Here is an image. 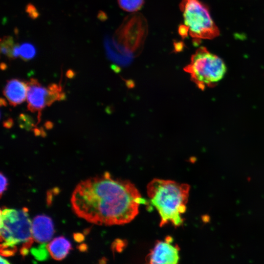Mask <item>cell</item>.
Listing matches in <instances>:
<instances>
[{"label": "cell", "instance_id": "cell-1", "mask_svg": "<svg viewBox=\"0 0 264 264\" xmlns=\"http://www.w3.org/2000/svg\"><path fill=\"white\" fill-rule=\"evenodd\" d=\"M145 203L133 184L108 172L80 182L71 198L72 208L79 217L105 225L130 222Z\"/></svg>", "mask_w": 264, "mask_h": 264}, {"label": "cell", "instance_id": "cell-2", "mask_svg": "<svg viewBox=\"0 0 264 264\" xmlns=\"http://www.w3.org/2000/svg\"><path fill=\"white\" fill-rule=\"evenodd\" d=\"M190 187L185 183L154 178L147 185L148 197L160 217V226L171 223L183 224L182 215L186 210Z\"/></svg>", "mask_w": 264, "mask_h": 264}, {"label": "cell", "instance_id": "cell-3", "mask_svg": "<svg viewBox=\"0 0 264 264\" xmlns=\"http://www.w3.org/2000/svg\"><path fill=\"white\" fill-rule=\"evenodd\" d=\"M0 254L11 256L22 244L21 254L25 256L34 242L32 221L26 208L21 209L3 207L0 210Z\"/></svg>", "mask_w": 264, "mask_h": 264}, {"label": "cell", "instance_id": "cell-4", "mask_svg": "<svg viewBox=\"0 0 264 264\" xmlns=\"http://www.w3.org/2000/svg\"><path fill=\"white\" fill-rule=\"evenodd\" d=\"M184 70L197 86L203 90L218 84L225 76L227 67L220 58L201 46L192 55Z\"/></svg>", "mask_w": 264, "mask_h": 264}, {"label": "cell", "instance_id": "cell-5", "mask_svg": "<svg viewBox=\"0 0 264 264\" xmlns=\"http://www.w3.org/2000/svg\"><path fill=\"white\" fill-rule=\"evenodd\" d=\"M184 26L197 39H212L220 34L207 6L199 0H182L180 3Z\"/></svg>", "mask_w": 264, "mask_h": 264}, {"label": "cell", "instance_id": "cell-6", "mask_svg": "<svg viewBox=\"0 0 264 264\" xmlns=\"http://www.w3.org/2000/svg\"><path fill=\"white\" fill-rule=\"evenodd\" d=\"M148 33V24L141 14L134 13L125 18L114 34L113 41L134 57L141 51Z\"/></svg>", "mask_w": 264, "mask_h": 264}, {"label": "cell", "instance_id": "cell-7", "mask_svg": "<svg viewBox=\"0 0 264 264\" xmlns=\"http://www.w3.org/2000/svg\"><path fill=\"white\" fill-rule=\"evenodd\" d=\"M179 247L173 243V239L166 237L164 240L157 241L154 248L146 257L149 264L178 263L179 260Z\"/></svg>", "mask_w": 264, "mask_h": 264}, {"label": "cell", "instance_id": "cell-8", "mask_svg": "<svg viewBox=\"0 0 264 264\" xmlns=\"http://www.w3.org/2000/svg\"><path fill=\"white\" fill-rule=\"evenodd\" d=\"M27 82V109L31 112H37V124L41 120L42 111L48 102L47 87L43 86L36 78H32Z\"/></svg>", "mask_w": 264, "mask_h": 264}, {"label": "cell", "instance_id": "cell-9", "mask_svg": "<svg viewBox=\"0 0 264 264\" xmlns=\"http://www.w3.org/2000/svg\"><path fill=\"white\" fill-rule=\"evenodd\" d=\"M54 233L53 223L51 218L44 215L35 217L32 221V234L34 241L45 243Z\"/></svg>", "mask_w": 264, "mask_h": 264}, {"label": "cell", "instance_id": "cell-10", "mask_svg": "<svg viewBox=\"0 0 264 264\" xmlns=\"http://www.w3.org/2000/svg\"><path fill=\"white\" fill-rule=\"evenodd\" d=\"M27 91V82L13 78L7 81L3 89V94L11 106L16 107L25 100Z\"/></svg>", "mask_w": 264, "mask_h": 264}, {"label": "cell", "instance_id": "cell-11", "mask_svg": "<svg viewBox=\"0 0 264 264\" xmlns=\"http://www.w3.org/2000/svg\"><path fill=\"white\" fill-rule=\"evenodd\" d=\"M47 249L51 257L57 261L64 259L71 249L70 242L63 236L54 238L47 245Z\"/></svg>", "mask_w": 264, "mask_h": 264}, {"label": "cell", "instance_id": "cell-12", "mask_svg": "<svg viewBox=\"0 0 264 264\" xmlns=\"http://www.w3.org/2000/svg\"><path fill=\"white\" fill-rule=\"evenodd\" d=\"M48 102L47 106H50L56 101H61L66 99V96L60 84L52 83L47 87Z\"/></svg>", "mask_w": 264, "mask_h": 264}, {"label": "cell", "instance_id": "cell-13", "mask_svg": "<svg viewBox=\"0 0 264 264\" xmlns=\"http://www.w3.org/2000/svg\"><path fill=\"white\" fill-rule=\"evenodd\" d=\"M17 44L11 36H4L0 41V52L9 59H12L14 49Z\"/></svg>", "mask_w": 264, "mask_h": 264}, {"label": "cell", "instance_id": "cell-14", "mask_svg": "<svg viewBox=\"0 0 264 264\" xmlns=\"http://www.w3.org/2000/svg\"><path fill=\"white\" fill-rule=\"evenodd\" d=\"M144 1V0H118L121 8L130 12H135L140 9Z\"/></svg>", "mask_w": 264, "mask_h": 264}, {"label": "cell", "instance_id": "cell-15", "mask_svg": "<svg viewBox=\"0 0 264 264\" xmlns=\"http://www.w3.org/2000/svg\"><path fill=\"white\" fill-rule=\"evenodd\" d=\"M36 54L35 47L29 43H24L20 45V57L23 61L31 60Z\"/></svg>", "mask_w": 264, "mask_h": 264}, {"label": "cell", "instance_id": "cell-16", "mask_svg": "<svg viewBox=\"0 0 264 264\" xmlns=\"http://www.w3.org/2000/svg\"><path fill=\"white\" fill-rule=\"evenodd\" d=\"M19 123L21 127L26 130H30L34 126L33 119L25 114H22L19 116Z\"/></svg>", "mask_w": 264, "mask_h": 264}, {"label": "cell", "instance_id": "cell-17", "mask_svg": "<svg viewBox=\"0 0 264 264\" xmlns=\"http://www.w3.org/2000/svg\"><path fill=\"white\" fill-rule=\"evenodd\" d=\"M44 244L45 243L39 246L38 248H34L32 250V252L36 258L39 260H42L44 258H46V252L48 251V250L45 249L47 247V245L45 246Z\"/></svg>", "mask_w": 264, "mask_h": 264}, {"label": "cell", "instance_id": "cell-18", "mask_svg": "<svg viewBox=\"0 0 264 264\" xmlns=\"http://www.w3.org/2000/svg\"><path fill=\"white\" fill-rule=\"evenodd\" d=\"M8 186V180L6 177L0 173V196H1L3 193L7 189Z\"/></svg>", "mask_w": 264, "mask_h": 264}, {"label": "cell", "instance_id": "cell-19", "mask_svg": "<svg viewBox=\"0 0 264 264\" xmlns=\"http://www.w3.org/2000/svg\"><path fill=\"white\" fill-rule=\"evenodd\" d=\"M14 122L12 119L8 118L3 122V126L6 128H10L12 127Z\"/></svg>", "mask_w": 264, "mask_h": 264}, {"label": "cell", "instance_id": "cell-20", "mask_svg": "<svg viewBox=\"0 0 264 264\" xmlns=\"http://www.w3.org/2000/svg\"><path fill=\"white\" fill-rule=\"evenodd\" d=\"M9 263L5 259L2 258V256H0V264H9Z\"/></svg>", "mask_w": 264, "mask_h": 264}]
</instances>
